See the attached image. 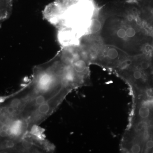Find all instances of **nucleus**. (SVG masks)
<instances>
[{
	"instance_id": "6",
	"label": "nucleus",
	"mask_w": 153,
	"mask_h": 153,
	"mask_svg": "<svg viewBox=\"0 0 153 153\" xmlns=\"http://www.w3.org/2000/svg\"><path fill=\"white\" fill-rule=\"evenodd\" d=\"M0 22H1V20H0Z\"/></svg>"
},
{
	"instance_id": "2",
	"label": "nucleus",
	"mask_w": 153,
	"mask_h": 153,
	"mask_svg": "<svg viewBox=\"0 0 153 153\" xmlns=\"http://www.w3.org/2000/svg\"><path fill=\"white\" fill-rule=\"evenodd\" d=\"M98 12L93 0H56L45 7L43 16L56 29L61 47H67L79 45Z\"/></svg>"
},
{
	"instance_id": "1",
	"label": "nucleus",
	"mask_w": 153,
	"mask_h": 153,
	"mask_svg": "<svg viewBox=\"0 0 153 153\" xmlns=\"http://www.w3.org/2000/svg\"><path fill=\"white\" fill-rule=\"evenodd\" d=\"M97 18L100 28L93 35L103 44L130 56L153 53V37L141 21L137 4L99 13Z\"/></svg>"
},
{
	"instance_id": "4",
	"label": "nucleus",
	"mask_w": 153,
	"mask_h": 153,
	"mask_svg": "<svg viewBox=\"0 0 153 153\" xmlns=\"http://www.w3.org/2000/svg\"><path fill=\"white\" fill-rule=\"evenodd\" d=\"M137 5L141 21L153 37V0H140Z\"/></svg>"
},
{
	"instance_id": "3",
	"label": "nucleus",
	"mask_w": 153,
	"mask_h": 153,
	"mask_svg": "<svg viewBox=\"0 0 153 153\" xmlns=\"http://www.w3.org/2000/svg\"><path fill=\"white\" fill-rule=\"evenodd\" d=\"M24 100L18 91L0 97V153H30L33 128L22 115Z\"/></svg>"
},
{
	"instance_id": "5",
	"label": "nucleus",
	"mask_w": 153,
	"mask_h": 153,
	"mask_svg": "<svg viewBox=\"0 0 153 153\" xmlns=\"http://www.w3.org/2000/svg\"><path fill=\"white\" fill-rule=\"evenodd\" d=\"M13 0H0V20L4 21L10 16Z\"/></svg>"
}]
</instances>
